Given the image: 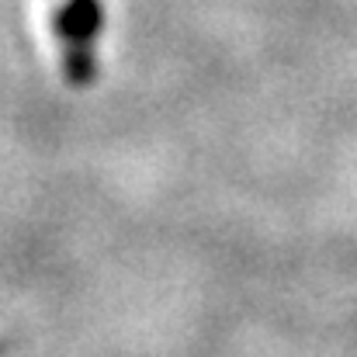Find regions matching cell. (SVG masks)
<instances>
[{"mask_svg":"<svg viewBox=\"0 0 357 357\" xmlns=\"http://www.w3.org/2000/svg\"><path fill=\"white\" fill-rule=\"evenodd\" d=\"M52 31L63 49V77L73 87L98 80V38L105 31L101 0H63L52 10Z\"/></svg>","mask_w":357,"mask_h":357,"instance_id":"1","label":"cell"},{"mask_svg":"<svg viewBox=\"0 0 357 357\" xmlns=\"http://www.w3.org/2000/svg\"><path fill=\"white\" fill-rule=\"evenodd\" d=\"M10 354V344H7V340H0V357H7Z\"/></svg>","mask_w":357,"mask_h":357,"instance_id":"2","label":"cell"}]
</instances>
